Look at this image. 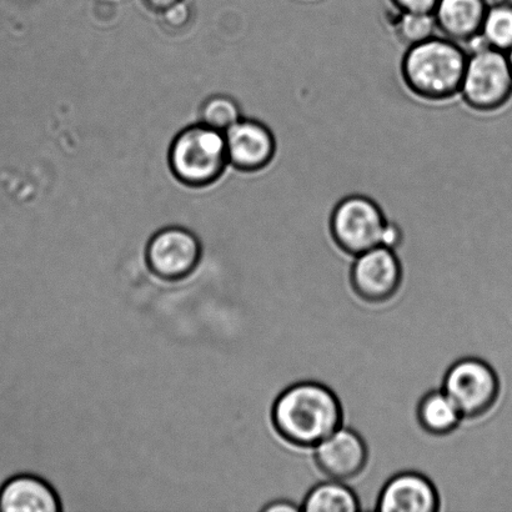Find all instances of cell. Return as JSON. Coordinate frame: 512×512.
Wrapping results in <instances>:
<instances>
[{"instance_id":"obj_8","label":"cell","mask_w":512,"mask_h":512,"mask_svg":"<svg viewBox=\"0 0 512 512\" xmlns=\"http://www.w3.org/2000/svg\"><path fill=\"white\" fill-rule=\"evenodd\" d=\"M403 281V266L394 249L376 247L355 256L350 283L355 294L368 303L394 298Z\"/></svg>"},{"instance_id":"obj_18","label":"cell","mask_w":512,"mask_h":512,"mask_svg":"<svg viewBox=\"0 0 512 512\" xmlns=\"http://www.w3.org/2000/svg\"><path fill=\"white\" fill-rule=\"evenodd\" d=\"M242 118V109L237 100L228 95H213L200 108V123L222 133Z\"/></svg>"},{"instance_id":"obj_9","label":"cell","mask_w":512,"mask_h":512,"mask_svg":"<svg viewBox=\"0 0 512 512\" xmlns=\"http://www.w3.org/2000/svg\"><path fill=\"white\" fill-rule=\"evenodd\" d=\"M229 164L243 173H258L275 159L278 143L268 125L242 118L224 133Z\"/></svg>"},{"instance_id":"obj_21","label":"cell","mask_w":512,"mask_h":512,"mask_svg":"<svg viewBox=\"0 0 512 512\" xmlns=\"http://www.w3.org/2000/svg\"><path fill=\"white\" fill-rule=\"evenodd\" d=\"M300 506H296L293 503H290V501L281 500V501H274V503H269L268 505L263 506L261 508V511L264 512H278V511H299Z\"/></svg>"},{"instance_id":"obj_16","label":"cell","mask_w":512,"mask_h":512,"mask_svg":"<svg viewBox=\"0 0 512 512\" xmlns=\"http://www.w3.org/2000/svg\"><path fill=\"white\" fill-rule=\"evenodd\" d=\"M478 40L486 47L509 52L512 48V3L489 5Z\"/></svg>"},{"instance_id":"obj_13","label":"cell","mask_w":512,"mask_h":512,"mask_svg":"<svg viewBox=\"0 0 512 512\" xmlns=\"http://www.w3.org/2000/svg\"><path fill=\"white\" fill-rule=\"evenodd\" d=\"M488 8L486 0H438L433 15L439 35L468 49L480 37Z\"/></svg>"},{"instance_id":"obj_23","label":"cell","mask_w":512,"mask_h":512,"mask_svg":"<svg viewBox=\"0 0 512 512\" xmlns=\"http://www.w3.org/2000/svg\"><path fill=\"white\" fill-rule=\"evenodd\" d=\"M506 54H508L509 62H510L511 69H512V48Z\"/></svg>"},{"instance_id":"obj_14","label":"cell","mask_w":512,"mask_h":512,"mask_svg":"<svg viewBox=\"0 0 512 512\" xmlns=\"http://www.w3.org/2000/svg\"><path fill=\"white\" fill-rule=\"evenodd\" d=\"M416 416L421 428L435 436L453 433L464 420L458 406L443 389L425 394L416 409Z\"/></svg>"},{"instance_id":"obj_7","label":"cell","mask_w":512,"mask_h":512,"mask_svg":"<svg viewBox=\"0 0 512 512\" xmlns=\"http://www.w3.org/2000/svg\"><path fill=\"white\" fill-rule=\"evenodd\" d=\"M202 258L199 238L182 227L160 229L150 238L144 253L149 273L165 283H180L190 278Z\"/></svg>"},{"instance_id":"obj_10","label":"cell","mask_w":512,"mask_h":512,"mask_svg":"<svg viewBox=\"0 0 512 512\" xmlns=\"http://www.w3.org/2000/svg\"><path fill=\"white\" fill-rule=\"evenodd\" d=\"M314 459L329 479L349 481L368 464V446L356 431L340 426L314 448Z\"/></svg>"},{"instance_id":"obj_4","label":"cell","mask_w":512,"mask_h":512,"mask_svg":"<svg viewBox=\"0 0 512 512\" xmlns=\"http://www.w3.org/2000/svg\"><path fill=\"white\" fill-rule=\"evenodd\" d=\"M459 98L476 113L491 114L512 100V69L508 54L476 40L468 48Z\"/></svg>"},{"instance_id":"obj_3","label":"cell","mask_w":512,"mask_h":512,"mask_svg":"<svg viewBox=\"0 0 512 512\" xmlns=\"http://www.w3.org/2000/svg\"><path fill=\"white\" fill-rule=\"evenodd\" d=\"M228 165L224 133L203 123L183 129L170 145V170L188 187H209L222 177Z\"/></svg>"},{"instance_id":"obj_5","label":"cell","mask_w":512,"mask_h":512,"mask_svg":"<svg viewBox=\"0 0 512 512\" xmlns=\"http://www.w3.org/2000/svg\"><path fill=\"white\" fill-rule=\"evenodd\" d=\"M390 225L380 204L363 194H350L339 200L329 219L334 243L353 256L384 247Z\"/></svg>"},{"instance_id":"obj_19","label":"cell","mask_w":512,"mask_h":512,"mask_svg":"<svg viewBox=\"0 0 512 512\" xmlns=\"http://www.w3.org/2000/svg\"><path fill=\"white\" fill-rule=\"evenodd\" d=\"M159 14L160 25L170 33L183 32L192 22V9L184 0L170 5L169 8L162 10Z\"/></svg>"},{"instance_id":"obj_6","label":"cell","mask_w":512,"mask_h":512,"mask_svg":"<svg viewBox=\"0 0 512 512\" xmlns=\"http://www.w3.org/2000/svg\"><path fill=\"white\" fill-rule=\"evenodd\" d=\"M464 419H479L494 408L500 380L493 366L478 358H465L450 366L443 388Z\"/></svg>"},{"instance_id":"obj_2","label":"cell","mask_w":512,"mask_h":512,"mask_svg":"<svg viewBox=\"0 0 512 512\" xmlns=\"http://www.w3.org/2000/svg\"><path fill=\"white\" fill-rule=\"evenodd\" d=\"M468 49L443 35L405 48L400 62L404 87L426 103H445L459 97Z\"/></svg>"},{"instance_id":"obj_22","label":"cell","mask_w":512,"mask_h":512,"mask_svg":"<svg viewBox=\"0 0 512 512\" xmlns=\"http://www.w3.org/2000/svg\"><path fill=\"white\" fill-rule=\"evenodd\" d=\"M145 5L149 9L154 10V12L160 13L162 10L167 9L170 5H173L178 2H182V0H143Z\"/></svg>"},{"instance_id":"obj_20","label":"cell","mask_w":512,"mask_h":512,"mask_svg":"<svg viewBox=\"0 0 512 512\" xmlns=\"http://www.w3.org/2000/svg\"><path fill=\"white\" fill-rule=\"evenodd\" d=\"M398 12L433 13L438 0H390Z\"/></svg>"},{"instance_id":"obj_17","label":"cell","mask_w":512,"mask_h":512,"mask_svg":"<svg viewBox=\"0 0 512 512\" xmlns=\"http://www.w3.org/2000/svg\"><path fill=\"white\" fill-rule=\"evenodd\" d=\"M395 37L405 48L438 35L433 13L398 12L393 23Z\"/></svg>"},{"instance_id":"obj_15","label":"cell","mask_w":512,"mask_h":512,"mask_svg":"<svg viewBox=\"0 0 512 512\" xmlns=\"http://www.w3.org/2000/svg\"><path fill=\"white\" fill-rule=\"evenodd\" d=\"M358 496L344 481L329 479L314 486L305 496L300 510L305 512H358Z\"/></svg>"},{"instance_id":"obj_12","label":"cell","mask_w":512,"mask_h":512,"mask_svg":"<svg viewBox=\"0 0 512 512\" xmlns=\"http://www.w3.org/2000/svg\"><path fill=\"white\" fill-rule=\"evenodd\" d=\"M63 501L48 480L18 474L0 486V512H60Z\"/></svg>"},{"instance_id":"obj_11","label":"cell","mask_w":512,"mask_h":512,"mask_svg":"<svg viewBox=\"0 0 512 512\" xmlns=\"http://www.w3.org/2000/svg\"><path fill=\"white\" fill-rule=\"evenodd\" d=\"M440 509L438 490L426 476L405 471L393 476L379 495L376 510L383 512H435Z\"/></svg>"},{"instance_id":"obj_1","label":"cell","mask_w":512,"mask_h":512,"mask_svg":"<svg viewBox=\"0 0 512 512\" xmlns=\"http://www.w3.org/2000/svg\"><path fill=\"white\" fill-rule=\"evenodd\" d=\"M271 423L286 443L314 449L343 424V408L328 386L303 381L289 386L276 398Z\"/></svg>"}]
</instances>
